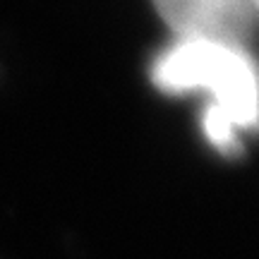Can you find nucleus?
<instances>
[{"mask_svg": "<svg viewBox=\"0 0 259 259\" xmlns=\"http://www.w3.org/2000/svg\"><path fill=\"white\" fill-rule=\"evenodd\" d=\"M151 77L168 94L209 96L202 125L219 149H235L257 120V74L247 46L211 36H176L151 65Z\"/></svg>", "mask_w": 259, "mask_h": 259, "instance_id": "1", "label": "nucleus"}, {"mask_svg": "<svg viewBox=\"0 0 259 259\" xmlns=\"http://www.w3.org/2000/svg\"><path fill=\"white\" fill-rule=\"evenodd\" d=\"M176 36H211L247 46L257 0H151Z\"/></svg>", "mask_w": 259, "mask_h": 259, "instance_id": "2", "label": "nucleus"}]
</instances>
